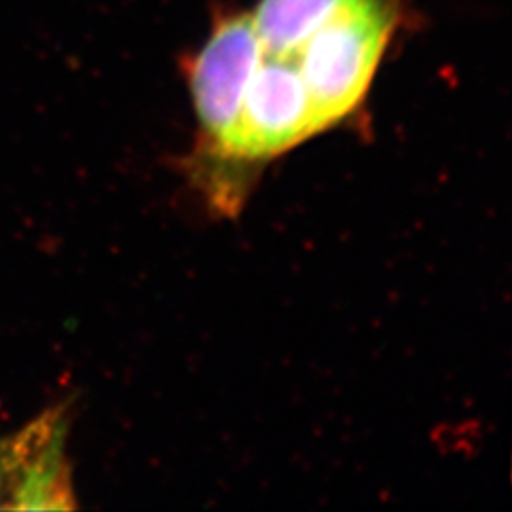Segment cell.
Instances as JSON below:
<instances>
[{
  "label": "cell",
  "instance_id": "obj_5",
  "mask_svg": "<svg viewBox=\"0 0 512 512\" xmlns=\"http://www.w3.org/2000/svg\"><path fill=\"white\" fill-rule=\"evenodd\" d=\"M21 448L18 433L0 439V509H14L18 505Z\"/></svg>",
  "mask_w": 512,
  "mask_h": 512
},
{
  "label": "cell",
  "instance_id": "obj_3",
  "mask_svg": "<svg viewBox=\"0 0 512 512\" xmlns=\"http://www.w3.org/2000/svg\"><path fill=\"white\" fill-rule=\"evenodd\" d=\"M264 55L253 16H230L215 27L194 59L190 71L194 105L219 152L236 128L243 95Z\"/></svg>",
  "mask_w": 512,
  "mask_h": 512
},
{
  "label": "cell",
  "instance_id": "obj_2",
  "mask_svg": "<svg viewBox=\"0 0 512 512\" xmlns=\"http://www.w3.org/2000/svg\"><path fill=\"white\" fill-rule=\"evenodd\" d=\"M319 131L296 57L266 54L247 86L236 128L220 154L239 160L266 158Z\"/></svg>",
  "mask_w": 512,
  "mask_h": 512
},
{
  "label": "cell",
  "instance_id": "obj_1",
  "mask_svg": "<svg viewBox=\"0 0 512 512\" xmlns=\"http://www.w3.org/2000/svg\"><path fill=\"white\" fill-rule=\"evenodd\" d=\"M393 18L389 0H357L294 54L321 131L363 99L393 33Z\"/></svg>",
  "mask_w": 512,
  "mask_h": 512
},
{
  "label": "cell",
  "instance_id": "obj_4",
  "mask_svg": "<svg viewBox=\"0 0 512 512\" xmlns=\"http://www.w3.org/2000/svg\"><path fill=\"white\" fill-rule=\"evenodd\" d=\"M357 0H262L256 8V33L266 54L294 55L332 16Z\"/></svg>",
  "mask_w": 512,
  "mask_h": 512
}]
</instances>
